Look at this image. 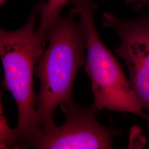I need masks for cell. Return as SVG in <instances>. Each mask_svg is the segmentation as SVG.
Masks as SVG:
<instances>
[{
	"label": "cell",
	"mask_w": 149,
	"mask_h": 149,
	"mask_svg": "<svg viewBox=\"0 0 149 149\" xmlns=\"http://www.w3.org/2000/svg\"><path fill=\"white\" fill-rule=\"evenodd\" d=\"M69 0H48L45 3L40 15L37 32L43 36L49 26L60 16V13Z\"/></svg>",
	"instance_id": "cell-6"
},
{
	"label": "cell",
	"mask_w": 149,
	"mask_h": 149,
	"mask_svg": "<svg viewBox=\"0 0 149 149\" xmlns=\"http://www.w3.org/2000/svg\"><path fill=\"white\" fill-rule=\"evenodd\" d=\"M71 1L84 34L85 71L91 81L93 104L101 111L106 109L136 115L145 121L149 129V114L141 106L119 62L97 31L94 14L98 4L93 0Z\"/></svg>",
	"instance_id": "cell-3"
},
{
	"label": "cell",
	"mask_w": 149,
	"mask_h": 149,
	"mask_svg": "<svg viewBox=\"0 0 149 149\" xmlns=\"http://www.w3.org/2000/svg\"><path fill=\"white\" fill-rule=\"evenodd\" d=\"M66 120L63 125L40 129L32 134L19 148L41 149H108L121 131L102 125L96 118L98 108L76 104L74 101L60 104Z\"/></svg>",
	"instance_id": "cell-4"
},
{
	"label": "cell",
	"mask_w": 149,
	"mask_h": 149,
	"mask_svg": "<svg viewBox=\"0 0 149 149\" xmlns=\"http://www.w3.org/2000/svg\"><path fill=\"white\" fill-rule=\"evenodd\" d=\"M76 8L60 16L45 32L49 44L35 69L40 81L37 111L41 129L55 125V109L64 102L74 101L72 87L79 70L85 64L84 34Z\"/></svg>",
	"instance_id": "cell-1"
},
{
	"label": "cell",
	"mask_w": 149,
	"mask_h": 149,
	"mask_svg": "<svg viewBox=\"0 0 149 149\" xmlns=\"http://www.w3.org/2000/svg\"><path fill=\"white\" fill-rule=\"evenodd\" d=\"M45 3L40 1L34 5L27 22L21 28L14 31L0 29L3 85L14 98L18 110V122L13 129L15 149L19 148L29 136L41 129L33 75L47 40L36 30Z\"/></svg>",
	"instance_id": "cell-2"
},
{
	"label": "cell",
	"mask_w": 149,
	"mask_h": 149,
	"mask_svg": "<svg viewBox=\"0 0 149 149\" xmlns=\"http://www.w3.org/2000/svg\"><path fill=\"white\" fill-rule=\"evenodd\" d=\"M1 106V149H13V129L10 128Z\"/></svg>",
	"instance_id": "cell-7"
},
{
	"label": "cell",
	"mask_w": 149,
	"mask_h": 149,
	"mask_svg": "<svg viewBox=\"0 0 149 149\" xmlns=\"http://www.w3.org/2000/svg\"><path fill=\"white\" fill-rule=\"evenodd\" d=\"M6 1H7V0H0V3H1V5H2V4H3V3L5 2Z\"/></svg>",
	"instance_id": "cell-10"
},
{
	"label": "cell",
	"mask_w": 149,
	"mask_h": 149,
	"mask_svg": "<svg viewBox=\"0 0 149 149\" xmlns=\"http://www.w3.org/2000/svg\"><path fill=\"white\" fill-rule=\"evenodd\" d=\"M141 8L144 7H149V0H140Z\"/></svg>",
	"instance_id": "cell-9"
},
{
	"label": "cell",
	"mask_w": 149,
	"mask_h": 149,
	"mask_svg": "<svg viewBox=\"0 0 149 149\" xmlns=\"http://www.w3.org/2000/svg\"><path fill=\"white\" fill-rule=\"evenodd\" d=\"M126 3L133 6L135 10H140V0H124Z\"/></svg>",
	"instance_id": "cell-8"
},
{
	"label": "cell",
	"mask_w": 149,
	"mask_h": 149,
	"mask_svg": "<svg viewBox=\"0 0 149 149\" xmlns=\"http://www.w3.org/2000/svg\"><path fill=\"white\" fill-rule=\"evenodd\" d=\"M103 26L112 28L119 38L115 52L125 60L132 90L149 114V12L133 20L122 19L106 12Z\"/></svg>",
	"instance_id": "cell-5"
}]
</instances>
